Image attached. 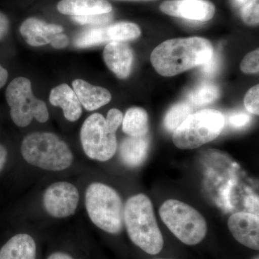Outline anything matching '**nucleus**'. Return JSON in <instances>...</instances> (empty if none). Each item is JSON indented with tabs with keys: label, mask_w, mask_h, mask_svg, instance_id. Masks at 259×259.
I'll list each match as a JSON object with an SVG mask.
<instances>
[{
	"label": "nucleus",
	"mask_w": 259,
	"mask_h": 259,
	"mask_svg": "<svg viewBox=\"0 0 259 259\" xmlns=\"http://www.w3.org/2000/svg\"><path fill=\"white\" fill-rule=\"evenodd\" d=\"M213 52L212 44L204 37L171 39L153 49L151 61L158 74L174 76L207 62Z\"/></svg>",
	"instance_id": "nucleus-1"
},
{
	"label": "nucleus",
	"mask_w": 259,
	"mask_h": 259,
	"mask_svg": "<svg viewBox=\"0 0 259 259\" xmlns=\"http://www.w3.org/2000/svg\"><path fill=\"white\" fill-rule=\"evenodd\" d=\"M124 226L131 241L146 253L156 255L163 249V236L147 196L138 194L127 199L124 205Z\"/></svg>",
	"instance_id": "nucleus-2"
},
{
	"label": "nucleus",
	"mask_w": 259,
	"mask_h": 259,
	"mask_svg": "<svg viewBox=\"0 0 259 259\" xmlns=\"http://www.w3.org/2000/svg\"><path fill=\"white\" fill-rule=\"evenodd\" d=\"M20 151L27 163L45 171H64L74 162V154L68 144L51 132L27 135Z\"/></svg>",
	"instance_id": "nucleus-3"
},
{
	"label": "nucleus",
	"mask_w": 259,
	"mask_h": 259,
	"mask_svg": "<svg viewBox=\"0 0 259 259\" xmlns=\"http://www.w3.org/2000/svg\"><path fill=\"white\" fill-rule=\"evenodd\" d=\"M84 201L89 218L97 228L110 234L122 232L124 204L115 189L101 182H94L87 188Z\"/></svg>",
	"instance_id": "nucleus-4"
},
{
	"label": "nucleus",
	"mask_w": 259,
	"mask_h": 259,
	"mask_svg": "<svg viewBox=\"0 0 259 259\" xmlns=\"http://www.w3.org/2000/svg\"><path fill=\"white\" fill-rule=\"evenodd\" d=\"M159 214L169 231L186 245L198 244L207 235V223L202 214L185 202L177 199L165 201Z\"/></svg>",
	"instance_id": "nucleus-5"
},
{
	"label": "nucleus",
	"mask_w": 259,
	"mask_h": 259,
	"mask_svg": "<svg viewBox=\"0 0 259 259\" xmlns=\"http://www.w3.org/2000/svg\"><path fill=\"white\" fill-rule=\"evenodd\" d=\"M226 120L222 112L202 110L190 114L173 133V142L183 150L195 149L217 139Z\"/></svg>",
	"instance_id": "nucleus-6"
},
{
	"label": "nucleus",
	"mask_w": 259,
	"mask_h": 259,
	"mask_svg": "<svg viewBox=\"0 0 259 259\" xmlns=\"http://www.w3.org/2000/svg\"><path fill=\"white\" fill-rule=\"evenodd\" d=\"M5 99L12 120L18 127H27L33 119L40 123L49 120L47 104L34 96L31 81L28 78L20 76L12 80L6 89Z\"/></svg>",
	"instance_id": "nucleus-7"
},
{
	"label": "nucleus",
	"mask_w": 259,
	"mask_h": 259,
	"mask_svg": "<svg viewBox=\"0 0 259 259\" xmlns=\"http://www.w3.org/2000/svg\"><path fill=\"white\" fill-rule=\"evenodd\" d=\"M80 141L86 156L95 161H109L117 151L116 131L109 127L106 119L100 113L89 116L83 122Z\"/></svg>",
	"instance_id": "nucleus-8"
},
{
	"label": "nucleus",
	"mask_w": 259,
	"mask_h": 259,
	"mask_svg": "<svg viewBox=\"0 0 259 259\" xmlns=\"http://www.w3.org/2000/svg\"><path fill=\"white\" fill-rule=\"evenodd\" d=\"M80 194L76 186L70 182L51 184L42 194V206L51 217L64 219L74 215L79 206Z\"/></svg>",
	"instance_id": "nucleus-9"
},
{
	"label": "nucleus",
	"mask_w": 259,
	"mask_h": 259,
	"mask_svg": "<svg viewBox=\"0 0 259 259\" xmlns=\"http://www.w3.org/2000/svg\"><path fill=\"white\" fill-rule=\"evenodd\" d=\"M141 34V29L136 24L120 22L106 27L87 29L75 37L74 44L79 49H86L104 42L128 41L138 38Z\"/></svg>",
	"instance_id": "nucleus-10"
},
{
	"label": "nucleus",
	"mask_w": 259,
	"mask_h": 259,
	"mask_svg": "<svg viewBox=\"0 0 259 259\" xmlns=\"http://www.w3.org/2000/svg\"><path fill=\"white\" fill-rule=\"evenodd\" d=\"M160 10L170 16L196 22L209 21L215 13L214 5L207 0H167Z\"/></svg>",
	"instance_id": "nucleus-11"
},
{
	"label": "nucleus",
	"mask_w": 259,
	"mask_h": 259,
	"mask_svg": "<svg viewBox=\"0 0 259 259\" xmlns=\"http://www.w3.org/2000/svg\"><path fill=\"white\" fill-rule=\"evenodd\" d=\"M228 226L238 243L250 249L258 250V215L253 213H234L228 219Z\"/></svg>",
	"instance_id": "nucleus-12"
},
{
	"label": "nucleus",
	"mask_w": 259,
	"mask_h": 259,
	"mask_svg": "<svg viewBox=\"0 0 259 259\" xmlns=\"http://www.w3.org/2000/svg\"><path fill=\"white\" fill-rule=\"evenodd\" d=\"M103 59L107 67L121 79L128 77L134 64L132 49L125 42H108L103 51Z\"/></svg>",
	"instance_id": "nucleus-13"
},
{
	"label": "nucleus",
	"mask_w": 259,
	"mask_h": 259,
	"mask_svg": "<svg viewBox=\"0 0 259 259\" xmlns=\"http://www.w3.org/2000/svg\"><path fill=\"white\" fill-rule=\"evenodd\" d=\"M20 31L28 45L40 47L51 44L56 34L64 31V28L56 24L47 23L37 18H30L22 23Z\"/></svg>",
	"instance_id": "nucleus-14"
},
{
	"label": "nucleus",
	"mask_w": 259,
	"mask_h": 259,
	"mask_svg": "<svg viewBox=\"0 0 259 259\" xmlns=\"http://www.w3.org/2000/svg\"><path fill=\"white\" fill-rule=\"evenodd\" d=\"M49 101L53 106L61 108L65 118L69 122H76L81 117V103L73 89L66 83H61L51 90Z\"/></svg>",
	"instance_id": "nucleus-15"
},
{
	"label": "nucleus",
	"mask_w": 259,
	"mask_h": 259,
	"mask_svg": "<svg viewBox=\"0 0 259 259\" xmlns=\"http://www.w3.org/2000/svg\"><path fill=\"white\" fill-rule=\"evenodd\" d=\"M73 90L81 106L88 111H94L111 101L112 95L107 89L95 86L83 79H75Z\"/></svg>",
	"instance_id": "nucleus-16"
},
{
	"label": "nucleus",
	"mask_w": 259,
	"mask_h": 259,
	"mask_svg": "<svg viewBox=\"0 0 259 259\" xmlns=\"http://www.w3.org/2000/svg\"><path fill=\"white\" fill-rule=\"evenodd\" d=\"M57 9L63 15L87 16L111 13L112 7L107 0H61Z\"/></svg>",
	"instance_id": "nucleus-17"
},
{
	"label": "nucleus",
	"mask_w": 259,
	"mask_h": 259,
	"mask_svg": "<svg viewBox=\"0 0 259 259\" xmlns=\"http://www.w3.org/2000/svg\"><path fill=\"white\" fill-rule=\"evenodd\" d=\"M35 240L27 233H19L7 242L0 249V259H36Z\"/></svg>",
	"instance_id": "nucleus-18"
},
{
	"label": "nucleus",
	"mask_w": 259,
	"mask_h": 259,
	"mask_svg": "<svg viewBox=\"0 0 259 259\" xmlns=\"http://www.w3.org/2000/svg\"><path fill=\"white\" fill-rule=\"evenodd\" d=\"M149 141L146 136L126 138L121 143L120 156L122 163L131 168L142 164L148 156Z\"/></svg>",
	"instance_id": "nucleus-19"
},
{
	"label": "nucleus",
	"mask_w": 259,
	"mask_h": 259,
	"mask_svg": "<svg viewBox=\"0 0 259 259\" xmlns=\"http://www.w3.org/2000/svg\"><path fill=\"white\" fill-rule=\"evenodd\" d=\"M122 124V131L131 137L146 136L149 128L147 112L141 107H131L123 116Z\"/></svg>",
	"instance_id": "nucleus-20"
},
{
	"label": "nucleus",
	"mask_w": 259,
	"mask_h": 259,
	"mask_svg": "<svg viewBox=\"0 0 259 259\" xmlns=\"http://www.w3.org/2000/svg\"><path fill=\"white\" fill-rule=\"evenodd\" d=\"M219 96V88L215 84L203 82L194 88L187 95V99L192 105L202 106L215 101Z\"/></svg>",
	"instance_id": "nucleus-21"
},
{
	"label": "nucleus",
	"mask_w": 259,
	"mask_h": 259,
	"mask_svg": "<svg viewBox=\"0 0 259 259\" xmlns=\"http://www.w3.org/2000/svg\"><path fill=\"white\" fill-rule=\"evenodd\" d=\"M191 114V107L187 102H180L171 107L163 120V125L168 132L174 133Z\"/></svg>",
	"instance_id": "nucleus-22"
},
{
	"label": "nucleus",
	"mask_w": 259,
	"mask_h": 259,
	"mask_svg": "<svg viewBox=\"0 0 259 259\" xmlns=\"http://www.w3.org/2000/svg\"><path fill=\"white\" fill-rule=\"evenodd\" d=\"M259 0H250L243 7L241 18L248 25H258L259 22Z\"/></svg>",
	"instance_id": "nucleus-23"
},
{
	"label": "nucleus",
	"mask_w": 259,
	"mask_h": 259,
	"mask_svg": "<svg viewBox=\"0 0 259 259\" xmlns=\"http://www.w3.org/2000/svg\"><path fill=\"white\" fill-rule=\"evenodd\" d=\"M113 18L111 13L106 14L87 15V16L72 17L75 23L80 25H104L110 23Z\"/></svg>",
	"instance_id": "nucleus-24"
},
{
	"label": "nucleus",
	"mask_w": 259,
	"mask_h": 259,
	"mask_svg": "<svg viewBox=\"0 0 259 259\" xmlns=\"http://www.w3.org/2000/svg\"><path fill=\"white\" fill-rule=\"evenodd\" d=\"M258 49L245 56L241 64V69L245 74H256L259 71Z\"/></svg>",
	"instance_id": "nucleus-25"
},
{
	"label": "nucleus",
	"mask_w": 259,
	"mask_h": 259,
	"mask_svg": "<svg viewBox=\"0 0 259 259\" xmlns=\"http://www.w3.org/2000/svg\"><path fill=\"white\" fill-rule=\"evenodd\" d=\"M259 87L255 85L248 90L244 98L245 108L250 113L258 115L259 113Z\"/></svg>",
	"instance_id": "nucleus-26"
},
{
	"label": "nucleus",
	"mask_w": 259,
	"mask_h": 259,
	"mask_svg": "<svg viewBox=\"0 0 259 259\" xmlns=\"http://www.w3.org/2000/svg\"><path fill=\"white\" fill-rule=\"evenodd\" d=\"M251 120L249 114L243 111L235 112L228 117V123L235 129H241L248 125Z\"/></svg>",
	"instance_id": "nucleus-27"
},
{
	"label": "nucleus",
	"mask_w": 259,
	"mask_h": 259,
	"mask_svg": "<svg viewBox=\"0 0 259 259\" xmlns=\"http://www.w3.org/2000/svg\"><path fill=\"white\" fill-rule=\"evenodd\" d=\"M220 57L218 54L213 52L212 56L207 62L199 66L201 72L205 76H212L215 74L216 71L219 69Z\"/></svg>",
	"instance_id": "nucleus-28"
},
{
	"label": "nucleus",
	"mask_w": 259,
	"mask_h": 259,
	"mask_svg": "<svg viewBox=\"0 0 259 259\" xmlns=\"http://www.w3.org/2000/svg\"><path fill=\"white\" fill-rule=\"evenodd\" d=\"M105 119L109 127H111L113 131H117L122 124L123 115L120 110L113 108L108 112Z\"/></svg>",
	"instance_id": "nucleus-29"
},
{
	"label": "nucleus",
	"mask_w": 259,
	"mask_h": 259,
	"mask_svg": "<svg viewBox=\"0 0 259 259\" xmlns=\"http://www.w3.org/2000/svg\"><path fill=\"white\" fill-rule=\"evenodd\" d=\"M69 44V37L61 32V33L56 34L50 44L51 47H54V49H62L67 47Z\"/></svg>",
	"instance_id": "nucleus-30"
},
{
	"label": "nucleus",
	"mask_w": 259,
	"mask_h": 259,
	"mask_svg": "<svg viewBox=\"0 0 259 259\" xmlns=\"http://www.w3.org/2000/svg\"><path fill=\"white\" fill-rule=\"evenodd\" d=\"M10 21L6 15L0 12V40H3L9 31Z\"/></svg>",
	"instance_id": "nucleus-31"
},
{
	"label": "nucleus",
	"mask_w": 259,
	"mask_h": 259,
	"mask_svg": "<svg viewBox=\"0 0 259 259\" xmlns=\"http://www.w3.org/2000/svg\"><path fill=\"white\" fill-rule=\"evenodd\" d=\"M8 151L4 146L0 144V172L4 168L6 164L7 160H8Z\"/></svg>",
	"instance_id": "nucleus-32"
},
{
	"label": "nucleus",
	"mask_w": 259,
	"mask_h": 259,
	"mask_svg": "<svg viewBox=\"0 0 259 259\" xmlns=\"http://www.w3.org/2000/svg\"><path fill=\"white\" fill-rule=\"evenodd\" d=\"M8 76L9 74H8V70L0 64V90L6 84Z\"/></svg>",
	"instance_id": "nucleus-33"
},
{
	"label": "nucleus",
	"mask_w": 259,
	"mask_h": 259,
	"mask_svg": "<svg viewBox=\"0 0 259 259\" xmlns=\"http://www.w3.org/2000/svg\"><path fill=\"white\" fill-rule=\"evenodd\" d=\"M47 259H74L71 255L64 252L57 251L51 253Z\"/></svg>",
	"instance_id": "nucleus-34"
},
{
	"label": "nucleus",
	"mask_w": 259,
	"mask_h": 259,
	"mask_svg": "<svg viewBox=\"0 0 259 259\" xmlns=\"http://www.w3.org/2000/svg\"><path fill=\"white\" fill-rule=\"evenodd\" d=\"M250 0H233V4L236 5V6H244L245 4L249 2Z\"/></svg>",
	"instance_id": "nucleus-35"
},
{
	"label": "nucleus",
	"mask_w": 259,
	"mask_h": 259,
	"mask_svg": "<svg viewBox=\"0 0 259 259\" xmlns=\"http://www.w3.org/2000/svg\"><path fill=\"white\" fill-rule=\"evenodd\" d=\"M142 1H150V0H142Z\"/></svg>",
	"instance_id": "nucleus-36"
}]
</instances>
